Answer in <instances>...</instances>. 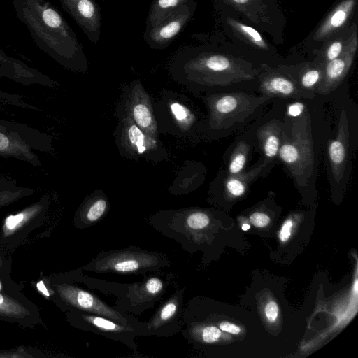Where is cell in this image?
<instances>
[{"label":"cell","instance_id":"6da1fadb","mask_svg":"<svg viewBox=\"0 0 358 358\" xmlns=\"http://www.w3.org/2000/svg\"><path fill=\"white\" fill-rule=\"evenodd\" d=\"M16 17L30 32L36 45L60 64L78 57V39L60 12L48 0H12Z\"/></svg>","mask_w":358,"mask_h":358},{"label":"cell","instance_id":"7a4b0ae2","mask_svg":"<svg viewBox=\"0 0 358 358\" xmlns=\"http://www.w3.org/2000/svg\"><path fill=\"white\" fill-rule=\"evenodd\" d=\"M258 73L252 64L241 58L222 53L202 52L182 64L176 80L196 91L254 80Z\"/></svg>","mask_w":358,"mask_h":358},{"label":"cell","instance_id":"3957f363","mask_svg":"<svg viewBox=\"0 0 358 358\" xmlns=\"http://www.w3.org/2000/svg\"><path fill=\"white\" fill-rule=\"evenodd\" d=\"M79 280L90 289L113 296L115 309L131 314H141L161 302L165 294L178 282L176 274L164 270L148 273L138 282L119 283L93 278L82 273Z\"/></svg>","mask_w":358,"mask_h":358},{"label":"cell","instance_id":"277c9868","mask_svg":"<svg viewBox=\"0 0 358 358\" xmlns=\"http://www.w3.org/2000/svg\"><path fill=\"white\" fill-rule=\"evenodd\" d=\"M171 266V262L166 253L129 245L101 251L82 268L99 274L147 275Z\"/></svg>","mask_w":358,"mask_h":358},{"label":"cell","instance_id":"5b68a950","mask_svg":"<svg viewBox=\"0 0 358 358\" xmlns=\"http://www.w3.org/2000/svg\"><path fill=\"white\" fill-rule=\"evenodd\" d=\"M152 103L160 134L181 138L194 136L199 127L198 116L184 94L165 90Z\"/></svg>","mask_w":358,"mask_h":358},{"label":"cell","instance_id":"8992f818","mask_svg":"<svg viewBox=\"0 0 358 358\" xmlns=\"http://www.w3.org/2000/svg\"><path fill=\"white\" fill-rule=\"evenodd\" d=\"M269 99L243 92L210 94L205 97L206 125L213 131L227 129L245 120Z\"/></svg>","mask_w":358,"mask_h":358},{"label":"cell","instance_id":"52a82bcc","mask_svg":"<svg viewBox=\"0 0 358 358\" xmlns=\"http://www.w3.org/2000/svg\"><path fill=\"white\" fill-rule=\"evenodd\" d=\"M308 117L305 115L293 124L292 138L282 131L278 155L297 185H306L314 167L313 142L308 136Z\"/></svg>","mask_w":358,"mask_h":358},{"label":"cell","instance_id":"ba28073f","mask_svg":"<svg viewBox=\"0 0 358 358\" xmlns=\"http://www.w3.org/2000/svg\"><path fill=\"white\" fill-rule=\"evenodd\" d=\"M114 138L120 155L125 159L158 163L169 158L159 138L148 135L127 117L118 119Z\"/></svg>","mask_w":358,"mask_h":358},{"label":"cell","instance_id":"9c48e42d","mask_svg":"<svg viewBox=\"0 0 358 358\" xmlns=\"http://www.w3.org/2000/svg\"><path fill=\"white\" fill-rule=\"evenodd\" d=\"M115 115L117 119H130L144 132L159 138L152 99L139 80L122 87Z\"/></svg>","mask_w":358,"mask_h":358},{"label":"cell","instance_id":"30bf717a","mask_svg":"<svg viewBox=\"0 0 358 358\" xmlns=\"http://www.w3.org/2000/svg\"><path fill=\"white\" fill-rule=\"evenodd\" d=\"M185 287L176 288L161 301L153 315L143 322L142 336L170 337L181 331L185 326Z\"/></svg>","mask_w":358,"mask_h":358},{"label":"cell","instance_id":"8fae6325","mask_svg":"<svg viewBox=\"0 0 358 358\" xmlns=\"http://www.w3.org/2000/svg\"><path fill=\"white\" fill-rule=\"evenodd\" d=\"M73 319L81 329L121 343L134 352L137 351L136 338L142 336L143 327L125 324L110 318L76 310Z\"/></svg>","mask_w":358,"mask_h":358},{"label":"cell","instance_id":"7c38bea8","mask_svg":"<svg viewBox=\"0 0 358 358\" xmlns=\"http://www.w3.org/2000/svg\"><path fill=\"white\" fill-rule=\"evenodd\" d=\"M62 292L66 301L76 310L103 316L125 324L143 327V322L129 313L115 309L92 292L67 285Z\"/></svg>","mask_w":358,"mask_h":358},{"label":"cell","instance_id":"4fadbf2b","mask_svg":"<svg viewBox=\"0 0 358 358\" xmlns=\"http://www.w3.org/2000/svg\"><path fill=\"white\" fill-rule=\"evenodd\" d=\"M357 48V34L355 30L346 40L341 55L324 65L322 78L315 93L328 94L341 84L353 63Z\"/></svg>","mask_w":358,"mask_h":358},{"label":"cell","instance_id":"5bb4252c","mask_svg":"<svg viewBox=\"0 0 358 358\" xmlns=\"http://www.w3.org/2000/svg\"><path fill=\"white\" fill-rule=\"evenodd\" d=\"M349 126L348 116L343 109L339 117L336 137L329 141L328 157L334 180L339 183L344 176L349 149Z\"/></svg>","mask_w":358,"mask_h":358},{"label":"cell","instance_id":"9a60e30c","mask_svg":"<svg viewBox=\"0 0 358 358\" xmlns=\"http://www.w3.org/2000/svg\"><path fill=\"white\" fill-rule=\"evenodd\" d=\"M259 90L269 98L312 99L315 96V93L302 90L289 75L274 71L261 76Z\"/></svg>","mask_w":358,"mask_h":358},{"label":"cell","instance_id":"2e32d148","mask_svg":"<svg viewBox=\"0 0 358 358\" xmlns=\"http://www.w3.org/2000/svg\"><path fill=\"white\" fill-rule=\"evenodd\" d=\"M60 2L85 33H99L100 13L92 0H60Z\"/></svg>","mask_w":358,"mask_h":358},{"label":"cell","instance_id":"e0dca14e","mask_svg":"<svg viewBox=\"0 0 358 358\" xmlns=\"http://www.w3.org/2000/svg\"><path fill=\"white\" fill-rule=\"evenodd\" d=\"M191 17L186 4L179 7L150 31V39L156 45H164L173 39L182 29Z\"/></svg>","mask_w":358,"mask_h":358},{"label":"cell","instance_id":"ac0fdd59","mask_svg":"<svg viewBox=\"0 0 358 358\" xmlns=\"http://www.w3.org/2000/svg\"><path fill=\"white\" fill-rule=\"evenodd\" d=\"M109 210L106 194L102 190H95L82 203L78 212V224L82 229L94 226L105 217Z\"/></svg>","mask_w":358,"mask_h":358},{"label":"cell","instance_id":"d6986e66","mask_svg":"<svg viewBox=\"0 0 358 358\" xmlns=\"http://www.w3.org/2000/svg\"><path fill=\"white\" fill-rule=\"evenodd\" d=\"M356 5V0H343L327 15L315 32L313 38L322 41L340 29L348 21Z\"/></svg>","mask_w":358,"mask_h":358},{"label":"cell","instance_id":"ffe728a7","mask_svg":"<svg viewBox=\"0 0 358 358\" xmlns=\"http://www.w3.org/2000/svg\"><path fill=\"white\" fill-rule=\"evenodd\" d=\"M257 134L266 160L271 162L278 155L281 144L282 130L280 123L271 120L261 127Z\"/></svg>","mask_w":358,"mask_h":358},{"label":"cell","instance_id":"44dd1931","mask_svg":"<svg viewBox=\"0 0 358 358\" xmlns=\"http://www.w3.org/2000/svg\"><path fill=\"white\" fill-rule=\"evenodd\" d=\"M271 162L265 160L247 172L228 176L224 181L225 191L229 196L240 197L243 195L248 187Z\"/></svg>","mask_w":358,"mask_h":358},{"label":"cell","instance_id":"7402d4cb","mask_svg":"<svg viewBox=\"0 0 358 358\" xmlns=\"http://www.w3.org/2000/svg\"><path fill=\"white\" fill-rule=\"evenodd\" d=\"M227 5L243 13L255 24L270 22L267 5L264 0H222Z\"/></svg>","mask_w":358,"mask_h":358},{"label":"cell","instance_id":"603a6c76","mask_svg":"<svg viewBox=\"0 0 358 358\" xmlns=\"http://www.w3.org/2000/svg\"><path fill=\"white\" fill-rule=\"evenodd\" d=\"M227 23L234 35L243 42L256 48L268 50V45L260 34L253 27L245 24L234 18H227Z\"/></svg>","mask_w":358,"mask_h":358},{"label":"cell","instance_id":"cb8c5ba5","mask_svg":"<svg viewBox=\"0 0 358 358\" xmlns=\"http://www.w3.org/2000/svg\"><path fill=\"white\" fill-rule=\"evenodd\" d=\"M187 1L188 0H155L148 15L150 24L152 27H155Z\"/></svg>","mask_w":358,"mask_h":358},{"label":"cell","instance_id":"d4e9b609","mask_svg":"<svg viewBox=\"0 0 358 358\" xmlns=\"http://www.w3.org/2000/svg\"><path fill=\"white\" fill-rule=\"evenodd\" d=\"M324 64L308 65L303 67L294 80L299 87L309 92H316V90L322 78Z\"/></svg>","mask_w":358,"mask_h":358},{"label":"cell","instance_id":"484cf974","mask_svg":"<svg viewBox=\"0 0 358 358\" xmlns=\"http://www.w3.org/2000/svg\"><path fill=\"white\" fill-rule=\"evenodd\" d=\"M250 146L245 141L239 142L231 156L229 166V176L241 173L247 163Z\"/></svg>","mask_w":358,"mask_h":358},{"label":"cell","instance_id":"4316f807","mask_svg":"<svg viewBox=\"0 0 358 358\" xmlns=\"http://www.w3.org/2000/svg\"><path fill=\"white\" fill-rule=\"evenodd\" d=\"M345 44V41L342 38L332 41L325 50L323 64L324 65L326 63L338 57L342 52Z\"/></svg>","mask_w":358,"mask_h":358},{"label":"cell","instance_id":"83f0119b","mask_svg":"<svg viewBox=\"0 0 358 358\" xmlns=\"http://www.w3.org/2000/svg\"><path fill=\"white\" fill-rule=\"evenodd\" d=\"M264 314L268 322H275L279 315V308L274 301H269L264 307Z\"/></svg>","mask_w":358,"mask_h":358},{"label":"cell","instance_id":"f1b7e54d","mask_svg":"<svg viewBox=\"0 0 358 358\" xmlns=\"http://www.w3.org/2000/svg\"><path fill=\"white\" fill-rule=\"evenodd\" d=\"M250 220L255 227L262 228L267 226L271 219L266 213L255 212L250 216Z\"/></svg>","mask_w":358,"mask_h":358},{"label":"cell","instance_id":"f546056e","mask_svg":"<svg viewBox=\"0 0 358 358\" xmlns=\"http://www.w3.org/2000/svg\"><path fill=\"white\" fill-rule=\"evenodd\" d=\"M294 222L292 217L287 219L282 224L278 234V238L282 242L287 241L292 234Z\"/></svg>","mask_w":358,"mask_h":358},{"label":"cell","instance_id":"4dcf8cb0","mask_svg":"<svg viewBox=\"0 0 358 358\" xmlns=\"http://www.w3.org/2000/svg\"><path fill=\"white\" fill-rule=\"evenodd\" d=\"M218 327L222 331L234 335L238 334L241 331V329L239 326L227 321L220 322Z\"/></svg>","mask_w":358,"mask_h":358},{"label":"cell","instance_id":"1f68e13d","mask_svg":"<svg viewBox=\"0 0 358 358\" xmlns=\"http://www.w3.org/2000/svg\"><path fill=\"white\" fill-rule=\"evenodd\" d=\"M24 215L22 213L17 214L16 215H10L6 219V225L9 229H12L15 228L17 224L22 221Z\"/></svg>","mask_w":358,"mask_h":358},{"label":"cell","instance_id":"d6a6232c","mask_svg":"<svg viewBox=\"0 0 358 358\" xmlns=\"http://www.w3.org/2000/svg\"><path fill=\"white\" fill-rule=\"evenodd\" d=\"M303 106L300 103H295L289 106L288 112L291 116H297L302 113Z\"/></svg>","mask_w":358,"mask_h":358},{"label":"cell","instance_id":"836d02e7","mask_svg":"<svg viewBox=\"0 0 358 358\" xmlns=\"http://www.w3.org/2000/svg\"><path fill=\"white\" fill-rule=\"evenodd\" d=\"M10 141L7 136L0 132V150H6L9 145Z\"/></svg>","mask_w":358,"mask_h":358},{"label":"cell","instance_id":"e575fe53","mask_svg":"<svg viewBox=\"0 0 358 358\" xmlns=\"http://www.w3.org/2000/svg\"><path fill=\"white\" fill-rule=\"evenodd\" d=\"M37 287L38 289L45 295L49 296L50 294L48 291L47 290L44 283L42 281H40L37 283Z\"/></svg>","mask_w":358,"mask_h":358},{"label":"cell","instance_id":"d590c367","mask_svg":"<svg viewBox=\"0 0 358 358\" xmlns=\"http://www.w3.org/2000/svg\"><path fill=\"white\" fill-rule=\"evenodd\" d=\"M250 228V225L249 224H247V223H244L242 227H241V229L243 231H248Z\"/></svg>","mask_w":358,"mask_h":358},{"label":"cell","instance_id":"8d00e7d4","mask_svg":"<svg viewBox=\"0 0 358 358\" xmlns=\"http://www.w3.org/2000/svg\"><path fill=\"white\" fill-rule=\"evenodd\" d=\"M354 288H355V292H357V280H355V282Z\"/></svg>","mask_w":358,"mask_h":358},{"label":"cell","instance_id":"74e56055","mask_svg":"<svg viewBox=\"0 0 358 358\" xmlns=\"http://www.w3.org/2000/svg\"><path fill=\"white\" fill-rule=\"evenodd\" d=\"M3 302V297L0 294V304Z\"/></svg>","mask_w":358,"mask_h":358},{"label":"cell","instance_id":"f35d334b","mask_svg":"<svg viewBox=\"0 0 358 358\" xmlns=\"http://www.w3.org/2000/svg\"><path fill=\"white\" fill-rule=\"evenodd\" d=\"M0 289H1V285H0Z\"/></svg>","mask_w":358,"mask_h":358}]
</instances>
